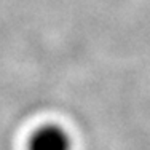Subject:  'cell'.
<instances>
[{
    "mask_svg": "<svg viewBox=\"0 0 150 150\" xmlns=\"http://www.w3.org/2000/svg\"><path fill=\"white\" fill-rule=\"evenodd\" d=\"M29 150H72V141L61 126L46 125L32 134Z\"/></svg>",
    "mask_w": 150,
    "mask_h": 150,
    "instance_id": "cell-1",
    "label": "cell"
}]
</instances>
